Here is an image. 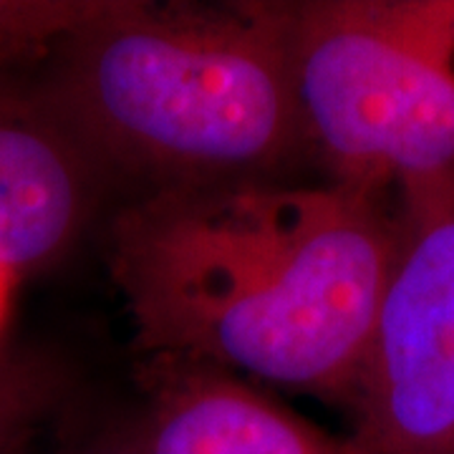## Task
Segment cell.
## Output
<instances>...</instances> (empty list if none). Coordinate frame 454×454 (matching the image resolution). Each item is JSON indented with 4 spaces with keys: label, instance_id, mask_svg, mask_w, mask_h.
<instances>
[{
    "label": "cell",
    "instance_id": "obj_1",
    "mask_svg": "<svg viewBox=\"0 0 454 454\" xmlns=\"http://www.w3.org/2000/svg\"><path fill=\"white\" fill-rule=\"evenodd\" d=\"M384 197L336 179L137 197L109 232L134 348L351 404L399 250Z\"/></svg>",
    "mask_w": 454,
    "mask_h": 454
},
{
    "label": "cell",
    "instance_id": "obj_2",
    "mask_svg": "<svg viewBox=\"0 0 454 454\" xmlns=\"http://www.w3.org/2000/svg\"><path fill=\"white\" fill-rule=\"evenodd\" d=\"M38 94L98 172L149 190L280 179L310 154L291 3H89Z\"/></svg>",
    "mask_w": 454,
    "mask_h": 454
},
{
    "label": "cell",
    "instance_id": "obj_3",
    "mask_svg": "<svg viewBox=\"0 0 454 454\" xmlns=\"http://www.w3.org/2000/svg\"><path fill=\"white\" fill-rule=\"evenodd\" d=\"M291 64L331 179L381 195L454 179V0L291 3Z\"/></svg>",
    "mask_w": 454,
    "mask_h": 454
},
{
    "label": "cell",
    "instance_id": "obj_4",
    "mask_svg": "<svg viewBox=\"0 0 454 454\" xmlns=\"http://www.w3.org/2000/svg\"><path fill=\"white\" fill-rule=\"evenodd\" d=\"M402 200L348 439L358 454H454V179Z\"/></svg>",
    "mask_w": 454,
    "mask_h": 454
},
{
    "label": "cell",
    "instance_id": "obj_5",
    "mask_svg": "<svg viewBox=\"0 0 454 454\" xmlns=\"http://www.w3.org/2000/svg\"><path fill=\"white\" fill-rule=\"evenodd\" d=\"M98 167L38 94L0 82V270L49 265L91 212Z\"/></svg>",
    "mask_w": 454,
    "mask_h": 454
},
{
    "label": "cell",
    "instance_id": "obj_6",
    "mask_svg": "<svg viewBox=\"0 0 454 454\" xmlns=\"http://www.w3.org/2000/svg\"><path fill=\"white\" fill-rule=\"evenodd\" d=\"M142 381L145 419L129 434L137 454H358L348 437L220 369L142 361Z\"/></svg>",
    "mask_w": 454,
    "mask_h": 454
},
{
    "label": "cell",
    "instance_id": "obj_7",
    "mask_svg": "<svg viewBox=\"0 0 454 454\" xmlns=\"http://www.w3.org/2000/svg\"><path fill=\"white\" fill-rule=\"evenodd\" d=\"M68 402L71 379L49 358L0 354V454H43Z\"/></svg>",
    "mask_w": 454,
    "mask_h": 454
},
{
    "label": "cell",
    "instance_id": "obj_8",
    "mask_svg": "<svg viewBox=\"0 0 454 454\" xmlns=\"http://www.w3.org/2000/svg\"><path fill=\"white\" fill-rule=\"evenodd\" d=\"M76 454H137V450H134L131 437H121L114 439V442H101V444H94V447Z\"/></svg>",
    "mask_w": 454,
    "mask_h": 454
},
{
    "label": "cell",
    "instance_id": "obj_9",
    "mask_svg": "<svg viewBox=\"0 0 454 454\" xmlns=\"http://www.w3.org/2000/svg\"><path fill=\"white\" fill-rule=\"evenodd\" d=\"M11 283H13V278L8 276V273H3V270H0V321H3V313H5V303H8V293H11Z\"/></svg>",
    "mask_w": 454,
    "mask_h": 454
}]
</instances>
